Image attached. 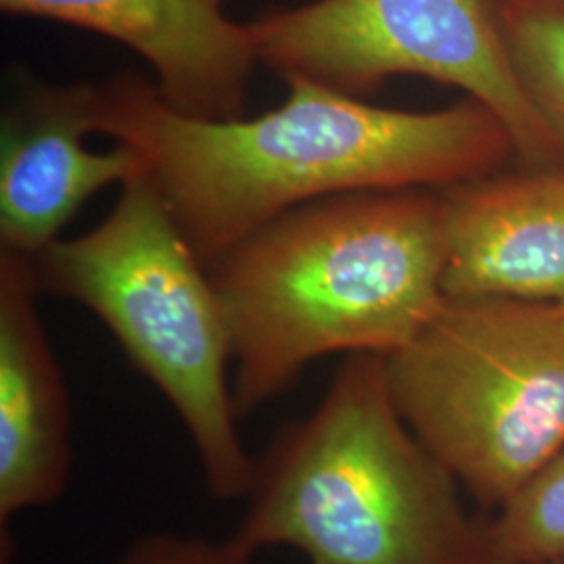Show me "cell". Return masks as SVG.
I'll use <instances>...</instances> for the list:
<instances>
[{
	"instance_id": "1",
	"label": "cell",
	"mask_w": 564,
	"mask_h": 564,
	"mask_svg": "<svg viewBox=\"0 0 564 564\" xmlns=\"http://www.w3.org/2000/svg\"><path fill=\"white\" fill-rule=\"evenodd\" d=\"M258 118L178 113L153 80L123 72L84 84L90 134L132 147L207 268L282 214L345 193L445 191L517 162L485 105L435 111L379 107L305 78Z\"/></svg>"
},
{
	"instance_id": "2",
	"label": "cell",
	"mask_w": 564,
	"mask_h": 564,
	"mask_svg": "<svg viewBox=\"0 0 564 564\" xmlns=\"http://www.w3.org/2000/svg\"><path fill=\"white\" fill-rule=\"evenodd\" d=\"M442 191H358L305 203L212 263L247 416L335 354L389 356L445 300Z\"/></svg>"
},
{
	"instance_id": "3",
	"label": "cell",
	"mask_w": 564,
	"mask_h": 564,
	"mask_svg": "<svg viewBox=\"0 0 564 564\" xmlns=\"http://www.w3.org/2000/svg\"><path fill=\"white\" fill-rule=\"evenodd\" d=\"M232 533L258 554L289 547L310 564H481L485 524L458 481L403 421L384 356H347L310 416L256 458Z\"/></svg>"
},
{
	"instance_id": "4",
	"label": "cell",
	"mask_w": 564,
	"mask_h": 564,
	"mask_svg": "<svg viewBox=\"0 0 564 564\" xmlns=\"http://www.w3.org/2000/svg\"><path fill=\"white\" fill-rule=\"evenodd\" d=\"M41 293L80 303L162 393L220 500H245L256 458L242 444L223 303L158 186L142 170L111 214L30 258Z\"/></svg>"
},
{
	"instance_id": "5",
	"label": "cell",
	"mask_w": 564,
	"mask_h": 564,
	"mask_svg": "<svg viewBox=\"0 0 564 564\" xmlns=\"http://www.w3.org/2000/svg\"><path fill=\"white\" fill-rule=\"evenodd\" d=\"M384 366L403 421L485 505H506L564 447L558 302L447 297Z\"/></svg>"
},
{
	"instance_id": "6",
	"label": "cell",
	"mask_w": 564,
	"mask_h": 564,
	"mask_svg": "<svg viewBox=\"0 0 564 564\" xmlns=\"http://www.w3.org/2000/svg\"><path fill=\"white\" fill-rule=\"evenodd\" d=\"M249 23L258 59L282 80L358 99L402 76L447 84L500 118L521 167L564 163L517 72L502 0H312Z\"/></svg>"
},
{
	"instance_id": "7",
	"label": "cell",
	"mask_w": 564,
	"mask_h": 564,
	"mask_svg": "<svg viewBox=\"0 0 564 564\" xmlns=\"http://www.w3.org/2000/svg\"><path fill=\"white\" fill-rule=\"evenodd\" d=\"M228 0H0L7 15L101 34L149 63L163 101L197 120H241L258 59L251 23Z\"/></svg>"
},
{
	"instance_id": "8",
	"label": "cell",
	"mask_w": 564,
	"mask_h": 564,
	"mask_svg": "<svg viewBox=\"0 0 564 564\" xmlns=\"http://www.w3.org/2000/svg\"><path fill=\"white\" fill-rule=\"evenodd\" d=\"M84 84L34 86L2 113L0 251L34 258L72 223L88 199L144 170L141 155L116 142L84 147L88 137Z\"/></svg>"
},
{
	"instance_id": "9",
	"label": "cell",
	"mask_w": 564,
	"mask_h": 564,
	"mask_svg": "<svg viewBox=\"0 0 564 564\" xmlns=\"http://www.w3.org/2000/svg\"><path fill=\"white\" fill-rule=\"evenodd\" d=\"M445 295L564 300V163L500 170L442 191Z\"/></svg>"
},
{
	"instance_id": "10",
	"label": "cell",
	"mask_w": 564,
	"mask_h": 564,
	"mask_svg": "<svg viewBox=\"0 0 564 564\" xmlns=\"http://www.w3.org/2000/svg\"><path fill=\"white\" fill-rule=\"evenodd\" d=\"M32 260L0 251V519L57 502L72 468V412L39 314Z\"/></svg>"
},
{
	"instance_id": "11",
	"label": "cell",
	"mask_w": 564,
	"mask_h": 564,
	"mask_svg": "<svg viewBox=\"0 0 564 564\" xmlns=\"http://www.w3.org/2000/svg\"><path fill=\"white\" fill-rule=\"evenodd\" d=\"M564 556V447L484 527L481 564H547Z\"/></svg>"
},
{
	"instance_id": "12",
	"label": "cell",
	"mask_w": 564,
	"mask_h": 564,
	"mask_svg": "<svg viewBox=\"0 0 564 564\" xmlns=\"http://www.w3.org/2000/svg\"><path fill=\"white\" fill-rule=\"evenodd\" d=\"M502 2L517 72L564 155V0Z\"/></svg>"
},
{
	"instance_id": "13",
	"label": "cell",
	"mask_w": 564,
	"mask_h": 564,
	"mask_svg": "<svg viewBox=\"0 0 564 564\" xmlns=\"http://www.w3.org/2000/svg\"><path fill=\"white\" fill-rule=\"evenodd\" d=\"M256 556L242 550L232 538L209 540L203 535L158 531L128 545L113 564H258Z\"/></svg>"
},
{
	"instance_id": "14",
	"label": "cell",
	"mask_w": 564,
	"mask_h": 564,
	"mask_svg": "<svg viewBox=\"0 0 564 564\" xmlns=\"http://www.w3.org/2000/svg\"><path fill=\"white\" fill-rule=\"evenodd\" d=\"M508 2H563V0H508Z\"/></svg>"
},
{
	"instance_id": "15",
	"label": "cell",
	"mask_w": 564,
	"mask_h": 564,
	"mask_svg": "<svg viewBox=\"0 0 564 564\" xmlns=\"http://www.w3.org/2000/svg\"><path fill=\"white\" fill-rule=\"evenodd\" d=\"M556 564H564V556L561 558V561H556Z\"/></svg>"
},
{
	"instance_id": "16",
	"label": "cell",
	"mask_w": 564,
	"mask_h": 564,
	"mask_svg": "<svg viewBox=\"0 0 564 564\" xmlns=\"http://www.w3.org/2000/svg\"><path fill=\"white\" fill-rule=\"evenodd\" d=\"M558 303H561V307H563V312H564V300H563V302H558Z\"/></svg>"
}]
</instances>
